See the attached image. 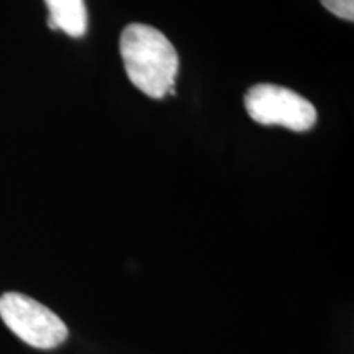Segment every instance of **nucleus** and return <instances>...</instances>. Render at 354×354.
<instances>
[{"label": "nucleus", "mask_w": 354, "mask_h": 354, "mask_svg": "<svg viewBox=\"0 0 354 354\" xmlns=\"http://www.w3.org/2000/svg\"><path fill=\"white\" fill-rule=\"evenodd\" d=\"M120 53L133 86L153 99L176 94L179 56L172 43L149 25L131 24L120 37Z\"/></svg>", "instance_id": "obj_1"}, {"label": "nucleus", "mask_w": 354, "mask_h": 354, "mask_svg": "<svg viewBox=\"0 0 354 354\" xmlns=\"http://www.w3.org/2000/svg\"><path fill=\"white\" fill-rule=\"evenodd\" d=\"M0 317L21 342L38 349H53L68 338L66 323L32 297L8 292L0 297Z\"/></svg>", "instance_id": "obj_2"}, {"label": "nucleus", "mask_w": 354, "mask_h": 354, "mask_svg": "<svg viewBox=\"0 0 354 354\" xmlns=\"http://www.w3.org/2000/svg\"><path fill=\"white\" fill-rule=\"evenodd\" d=\"M246 112L266 127H284L292 131H307L317 123L312 102L297 92L274 84H258L245 95Z\"/></svg>", "instance_id": "obj_3"}, {"label": "nucleus", "mask_w": 354, "mask_h": 354, "mask_svg": "<svg viewBox=\"0 0 354 354\" xmlns=\"http://www.w3.org/2000/svg\"><path fill=\"white\" fill-rule=\"evenodd\" d=\"M50 17L48 26L61 30L73 38H81L87 32V8L84 0H44Z\"/></svg>", "instance_id": "obj_4"}, {"label": "nucleus", "mask_w": 354, "mask_h": 354, "mask_svg": "<svg viewBox=\"0 0 354 354\" xmlns=\"http://www.w3.org/2000/svg\"><path fill=\"white\" fill-rule=\"evenodd\" d=\"M326 10L343 20L353 21L354 19V0H320Z\"/></svg>", "instance_id": "obj_5"}]
</instances>
